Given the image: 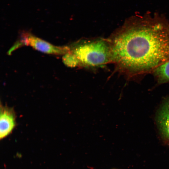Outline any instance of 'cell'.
<instances>
[{"label":"cell","instance_id":"1","mask_svg":"<svg viewBox=\"0 0 169 169\" xmlns=\"http://www.w3.org/2000/svg\"><path fill=\"white\" fill-rule=\"evenodd\" d=\"M108 41L112 60L131 75L154 71L169 60V23L159 15L134 18Z\"/></svg>","mask_w":169,"mask_h":169},{"label":"cell","instance_id":"2","mask_svg":"<svg viewBox=\"0 0 169 169\" xmlns=\"http://www.w3.org/2000/svg\"><path fill=\"white\" fill-rule=\"evenodd\" d=\"M63 60L69 67L79 64L94 66L103 65L112 60L109 41L99 39L77 44L69 47Z\"/></svg>","mask_w":169,"mask_h":169},{"label":"cell","instance_id":"3","mask_svg":"<svg viewBox=\"0 0 169 169\" xmlns=\"http://www.w3.org/2000/svg\"><path fill=\"white\" fill-rule=\"evenodd\" d=\"M23 45L30 46L36 50L49 54L64 55L69 49V46H58L39 38L30 33H24L9 50L10 54L15 50Z\"/></svg>","mask_w":169,"mask_h":169},{"label":"cell","instance_id":"4","mask_svg":"<svg viewBox=\"0 0 169 169\" xmlns=\"http://www.w3.org/2000/svg\"><path fill=\"white\" fill-rule=\"evenodd\" d=\"M16 125V115L12 108L1 105L0 138L3 139L12 132Z\"/></svg>","mask_w":169,"mask_h":169},{"label":"cell","instance_id":"5","mask_svg":"<svg viewBox=\"0 0 169 169\" xmlns=\"http://www.w3.org/2000/svg\"><path fill=\"white\" fill-rule=\"evenodd\" d=\"M158 122L163 138L169 142V100L163 104L160 111Z\"/></svg>","mask_w":169,"mask_h":169},{"label":"cell","instance_id":"6","mask_svg":"<svg viewBox=\"0 0 169 169\" xmlns=\"http://www.w3.org/2000/svg\"><path fill=\"white\" fill-rule=\"evenodd\" d=\"M154 72L160 83L169 82V60L158 67Z\"/></svg>","mask_w":169,"mask_h":169}]
</instances>
